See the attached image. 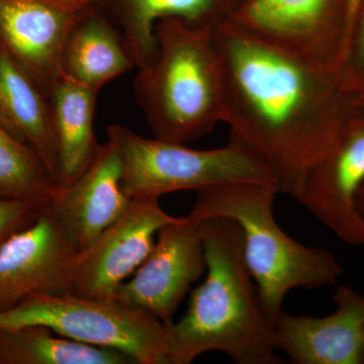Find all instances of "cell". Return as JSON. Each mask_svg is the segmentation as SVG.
Instances as JSON below:
<instances>
[{"label":"cell","mask_w":364,"mask_h":364,"mask_svg":"<svg viewBox=\"0 0 364 364\" xmlns=\"http://www.w3.org/2000/svg\"><path fill=\"white\" fill-rule=\"evenodd\" d=\"M224 123L255 151L280 193L296 198L309 169L364 109L342 72L321 68L224 21L214 28Z\"/></svg>","instance_id":"cell-1"},{"label":"cell","mask_w":364,"mask_h":364,"mask_svg":"<svg viewBox=\"0 0 364 364\" xmlns=\"http://www.w3.org/2000/svg\"><path fill=\"white\" fill-rule=\"evenodd\" d=\"M198 222L207 277L191 291L186 315L168 324L169 364H189L210 351L238 364L279 363L272 317L244 259L240 227L223 217Z\"/></svg>","instance_id":"cell-2"},{"label":"cell","mask_w":364,"mask_h":364,"mask_svg":"<svg viewBox=\"0 0 364 364\" xmlns=\"http://www.w3.org/2000/svg\"><path fill=\"white\" fill-rule=\"evenodd\" d=\"M157 52L134 79L136 104L154 138L186 144L224 123V77L214 28L176 18L155 26Z\"/></svg>","instance_id":"cell-3"},{"label":"cell","mask_w":364,"mask_h":364,"mask_svg":"<svg viewBox=\"0 0 364 364\" xmlns=\"http://www.w3.org/2000/svg\"><path fill=\"white\" fill-rule=\"evenodd\" d=\"M279 186L267 182L220 184L198 191L188 217L196 221L223 217L240 227L243 256L263 306L274 317L287 294L335 284L343 268L326 249L294 240L273 214Z\"/></svg>","instance_id":"cell-4"},{"label":"cell","mask_w":364,"mask_h":364,"mask_svg":"<svg viewBox=\"0 0 364 364\" xmlns=\"http://www.w3.org/2000/svg\"><path fill=\"white\" fill-rule=\"evenodd\" d=\"M107 136L119 151L123 163L122 188L131 200L160 198L176 191L198 193L231 182L277 186L267 163L246 144L231 136L224 147L196 150L186 144L144 138L119 124L109 126Z\"/></svg>","instance_id":"cell-5"},{"label":"cell","mask_w":364,"mask_h":364,"mask_svg":"<svg viewBox=\"0 0 364 364\" xmlns=\"http://www.w3.org/2000/svg\"><path fill=\"white\" fill-rule=\"evenodd\" d=\"M31 325L44 326L81 343L116 349L136 364H169L168 324L116 299H88L68 291L40 293L0 313V328Z\"/></svg>","instance_id":"cell-6"},{"label":"cell","mask_w":364,"mask_h":364,"mask_svg":"<svg viewBox=\"0 0 364 364\" xmlns=\"http://www.w3.org/2000/svg\"><path fill=\"white\" fill-rule=\"evenodd\" d=\"M226 21L313 65L341 71L348 43L346 0H245Z\"/></svg>","instance_id":"cell-7"},{"label":"cell","mask_w":364,"mask_h":364,"mask_svg":"<svg viewBox=\"0 0 364 364\" xmlns=\"http://www.w3.org/2000/svg\"><path fill=\"white\" fill-rule=\"evenodd\" d=\"M182 219L165 212L159 198H132L124 214L78 252L68 293L112 299L149 255L158 232Z\"/></svg>","instance_id":"cell-8"},{"label":"cell","mask_w":364,"mask_h":364,"mask_svg":"<svg viewBox=\"0 0 364 364\" xmlns=\"http://www.w3.org/2000/svg\"><path fill=\"white\" fill-rule=\"evenodd\" d=\"M205 272L202 228L186 215L158 232L149 255L112 299L144 309L170 324L191 284Z\"/></svg>","instance_id":"cell-9"},{"label":"cell","mask_w":364,"mask_h":364,"mask_svg":"<svg viewBox=\"0 0 364 364\" xmlns=\"http://www.w3.org/2000/svg\"><path fill=\"white\" fill-rule=\"evenodd\" d=\"M364 183V109L306 172L296 200L340 240L364 245L356 196Z\"/></svg>","instance_id":"cell-10"},{"label":"cell","mask_w":364,"mask_h":364,"mask_svg":"<svg viewBox=\"0 0 364 364\" xmlns=\"http://www.w3.org/2000/svg\"><path fill=\"white\" fill-rule=\"evenodd\" d=\"M77 255L52 205L43 208L0 246V313L36 294L69 291Z\"/></svg>","instance_id":"cell-11"},{"label":"cell","mask_w":364,"mask_h":364,"mask_svg":"<svg viewBox=\"0 0 364 364\" xmlns=\"http://www.w3.org/2000/svg\"><path fill=\"white\" fill-rule=\"evenodd\" d=\"M85 11L56 0H0V46L49 95L62 76L67 40Z\"/></svg>","instance_id":"cell-12"},{"label":"cell","mask_w":364,"mask_h":364,"mask_svg":"<svg viewBox=\"0 0 364 364\" xmlns=\"http://www.w3.org/2000/svg\"><path fill=\"white\" fill-rule=\"evenodd\" d=\"M336 309L325 317L289 315L272 318L277 349L296 364H361L364 340V296L340 286Z\"/></svg>","instance_id":"cell-13"},{"label":"cell","mask_w":364,"mask_h":364,"mask_svg":"<svg viewBox=\"0 0 364 364\" xmlns=\"http://www.w3.org/2000/svg\"><path fill=\"white\" fill-rule=\"evenodd\" d=\"M122 178L123 163L119 151L107 141L98 145L78 178L60 188L52 208L77 252L87 248L130 205Z\"/></svg>","instance_id":"cell-14"},{"label":"cell","mask_w":364,"mask_h":364,"mask_svg":"<svg viewBox=\"0 0 364 364\" xmlns=\"http://www.w3.org/2000/svg\"><path fill=\"white\" fill-rule=\"evenodd\" d=\"M0 109L6 128L32 147L59 183L58 154L49 95L1 46Z\"/></svg>","instance_id":"cell-15"},{"label":"cell","mask_w":364,"mask_h":364,"mask_svg":"<svg viewBox=\"0 0 364 364\" xmlns=\"http://www.w3.org/2000/svg\"><path fill=\"white\" fill-rule=\"evenodd\" d=\"M116 26L135 61L136 68L156 56L155 26L176 18L196 28H215L231 16L229 0H112Z\"/></svg>","instance_id":"cell-16"},{"label":"cell","mask_w":364,"mask_h":364,"mask_svg":"<svg viewBox=\"0 0 364 364\" xmlns=\"http://www.w3.org/2000/svg\"><path fill=\"white\" fill-rule=\"evenodd\" d=\"M136 64L116 26L104 14L85 11L72 28L62 74L100 91Z\"/></svg>","instance_id":"cell-17"},{"label":"cell","mask_w":364,"mask_h":364,"mask_svg":"<svg viewBox=\"0 0 364 364\" xmlns=\"http://www.w3.org/2000/svg\"><path fill=\"white\" fill-rule=\"evenodd\" d=\"M100 91L62 74L49 91L58 154L59 183L82 174L97 152L93 117Z\"/></svg>","instance_id":"cell-18"},{"label":"cell","mask_w":364,"mask_h":364,"mask_svg":"<svg viewBox=\"0 0 364 364\" xmlns=\"http://www.w3.org/2000/svg\"><path fill=\"white\" fill-rule=\"evenodd\" d=\"M44 326L0 328V364H136L116 349L54 336Z\"/></svg>","instance_id":"cell-19"},{"label":"cell","mask_w":364,"mask_h":364,"mask_svg":"<svg viewBox=\"0 0 364 364\" xmlns=\"http://www.w3.org/2000/svg\"><path fill=\"white\" fill-rule=\"evenodd\" d=\"M60 188L32 147L0 121V198L44 208L53 205Z\"/></svg>","instance_id":"cell-20"},{"label":"cell","mask_w":364,"mask_h":364,"mask_svg":"<svg viewBox=\"0 0 364 364\" xmlns=\"http://www.w3.org/2000/svg\"><path fill=\"white\" fill-rule=\"evenodd\" d=\"M341 72L347 87L364 95V0L352 26Z\"/></svg>","instance_id":"cell-21"},{"label":"cell","mask_w":364,"mask_h":364,"mask_svg":"<svg viewBox=\"0 0 364 364\" xmlns=\"http://www.w3.org/2000/svg\"><path fill=\"white\" fill-rule=\"evenodd\" d=\"M42 210L21 200L0 198V246L14 234L31 226Z\"/></svg>","instance_id":"cell-22"},{"label":"cell","mask_w":364,"mask_h":364,"mask_svg":"<svg viewBox=\"0 0 364 364\" xmlns=\"http://www.w3.org/2000/svg\"><path fill=\"white\" fill-rule=\"evenodd\" d=\"M347 1V20H348V41L350 37L352 26L358 16L359 7L361 6L363 0H346ZM348 45V43H347ZM347 50V49H346Z\"/></svg>","instance_id":"cell-23"},{"label":"cell","mask_w":364,"mask_h":364,"mask_svg":"<svg viewBox=\"0 0 364 364\" xmlns=\"http://www.w3.org/2000/svg\"><path fill=\"white\" fill-rule=\"evenodd\" d=\"M56 1L61 2L73 9H79V11H86L88 9V4H90L91 0H56Z\"/></svg>","instance_id":"cell-24"},{"label":"cell","mask_w":364,"mask_h":364,"mask_svg":"<svg viewBox=\"0 0 364 364\" xmlns=\"http://www.w3.org/2000/svg\"><path fill=\"white\" fill-rule=\"evenodd\" d=\"M356 208H358V214L364 221V183L356 196Z\"/></svg>","instance_id":"cell-25"},{"label":"cell","mask_w":364,"mask_h":364,"mask_svg":"<svg viewBox=\"0 0 364 364\" xmlns=\"http://www.w3.org/2000/svg\"><path fill=\"white\" fill-rule=\"evenodd\" d=\"M361 364H364V340H363V355H361Z\"/></svg>","instance_id":"cell-26"},{"label":"cell","mask_w":364,"mask_h":364,"mask_svg":"<svg viewBox=\"0 0 364 364\" xmlns=\"http://www.w3.org/2000/svg\"><path fill=\"white\" fill-rule=\"evenodd\" d=\"M0 121H1V123L4 124V119H2L1 109H0ZM4 126H6V124H4Z\"/></svg>","instance_id":"cell-27"},{"label":"cell","mask_w":364,"mask_h":364,"mask_svg":"<svg viewBox=\"0 0 364 364\" xmlns=\"http://www.w3.org/2000/svg\"><path fill=\"white\" fill-rule=\"evenodd\" d=\"M360 100H361V102H363V104L364 105V95H360Z\"/></svg>","instance_id":"cell-28"}]
</instances>
